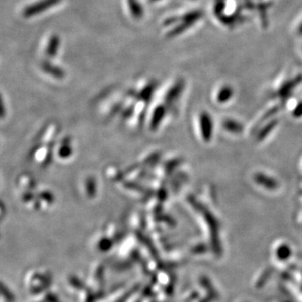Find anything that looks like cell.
I'll list each match as a JSON object with an SVG mask.
<instances>
[{
  "label": "cell",
  "mask_w": 302,
  "mask_h": 302,
  "mask_svg": "<svg viewBox=\"0 0 302 302\" xmlns=\"http://www.w3.org/2000/svg\"><path fill=\"white\" fill-rule=\"evenodd\" d=\"M202 121H203V123H205V128L203 129V133L204 136H205V138H210L211 135V122L210 118L207 117V116H204L203 118H202Z\"/></svg>",
  "instance_id": "6da1fadb"
},
{
  "label": "cell",
  "mask_w": 302,
  "mask_h": 302,
  "mask_svg": "<svg viewBox=\"0 0 302 302\" xmlns=\"http://www.w3.org/2000/svg\"><path fill=\"white\" fill-rule=\"evenodd\" d=\"M268 179H269L268 177H265L264 176H259L257 177L258 182H260L262 185H264L265 186H269V187H274L275 185H274V181L270 180V181H268Z\"/></svg>",
  "instance_id": "7a4b0ae2"
}]
</instances>
